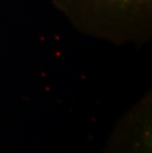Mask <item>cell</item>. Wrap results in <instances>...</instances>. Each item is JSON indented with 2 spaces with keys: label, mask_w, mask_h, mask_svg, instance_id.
Wrapping results in <instances>:
<instances>
[{
  "label": "cell",
  "mask_w": 152,
  "mask_h": 153,
  "mask_svg": "<svg viewBox=\"0 0 152 153\" xmlns=\"http://www.w3.org/2000/svg\"><path fill=\"white\" fill-rule=\"evenodd\" d=\"M85 33L115 43L141 42L151 32L152 0H54Z\"/></svg>",
  "instance_id": "cell-1"
},
{
  "label": "cell",
  "mask_w": 152,
  "mask_h": 153,
  "mask_svg": "<svg viewBox=\"0 0 152 153\" xmlns=\"http://www.w3.org/2000/svg\"><path fill=\"white\" fill-rule=\"evenodd\" d=\"M151 95H146L119 120L102 153H152Z\"/></svg>",
  "instance_id": "cell-2"
}]
</instances>
